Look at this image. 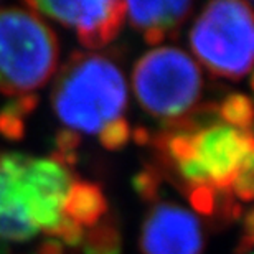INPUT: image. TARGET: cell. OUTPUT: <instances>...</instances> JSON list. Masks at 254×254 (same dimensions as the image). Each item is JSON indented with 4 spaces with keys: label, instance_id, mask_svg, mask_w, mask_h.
<instances>
[{
    "label": "cell",
    "instance_id": "1",
    "mask_svg": "<svg viewBox=\"0 0 254 254\" xmlns=\"http://www.w3.org/2000/svg\"><path fill=\"white\" fill-rule=\"evenodd\" d=\"M57 159L22 152L0 154V240L22 243L38 233L50 238L63 221V205L73 184Z\"/></svg>",
    "mask_w": 254,
    "mask_h": 254
},
{
    "label": "cell",
    "instance_id": "2",
    "mask_svg": "<svg viewBox=\"0 0 254 254\" xmlns=\"http://www.w3.org/2000/svg\"><path fill=\"white\" fill-rule=\"evenodd\" d=\"M155 145L191 190L231 195L233 184L246 162L254 159L253 134L215 119L198 124L189 118L174 123Z\"/></svg>",
    "mask_w": 254,
    "mask_h": 254
},
{
    "label": "cell",
    "instance_id": "3",
    "mask_svg": "<svg viewBox=\"0 0 254 254\" xmlns=\"http://www.w3.org/2000/svg\"><path fill=\"white\" fill-rule=\"evenodd\" d=\"M127 81L113 60L98 53H74L55 79L52 103L58 119L71 132L99 134L123 119Z\"/></svg>",
    "mask_w": 254,
    "mask_h": 254
},
{
    "label": "cell",
    "instance_id": "4",
    "mask_svg": "<svg viewBox=\"0 0 254 254\" xmlns=\"http://www.w3.org/2000/svg\"><path fill=\"white\" fill-rule=\"evenodd\" d=\"M58 38L30 8H0V93L27 96L57 71Z\"/></svg>",
    "mask_w": 254,
    "mask_h": 254
},
{
    "label": "cell",
    "instance_id": "5",
    "mask_svg": "<svg viewBox=\"0 0 254 254\" xmlns=\"http://www.w3.org/2000/svg\"><path fill=\"white\" fill-rule=\"evenodd\" d=\"M196 60L213 74L241 79L251 71L254 50L253 8L243 0H216L198 15L190 32Z\"/></svg>",
    "mask_w": 254,
    "mask_h": 254
},
{
    "label": "cell",
    "instance_id": "6",
    "mask_svg": "<svg viewBox=\"0 0 254 254\" xmlns=\"http://www.w3.org/2000/svg\"><path fill=\"white\" fill-rule=\"evenodd\" d=\"M132 88L147 113L174 124L195 111L201 98L203 76L189 53L162 47L145 53L137 62Z\"/></svg>",
    "mask_w": 254,
    "mask_h": 254
},
{
    "label": "cell",
    "instance_id": "7",
    "mask_svg": "<svg viewBox=\"0 0 254 254\" xmlns=\"http://www.w3.org/2000/svg\"><path fill=\"white\" fill-rule=\"evenodd\" d=\"M27 7L57 22L71 27L79 42L88 48H101L113 42L126 17V2L94 0V2H50L32 0Z\"/></svg>",
    "mask_w": 254,
    "mask_h": 254
},
{
    "label": "cell",
    "instance_id": "8",
    "mask_svg": "<svg viewBox=\"0 0 254 254\" xmlns=\"http://www.w3.org/2000/svg\"><path fill=\"white\" fill-rule=\"evenodd\" d=\"M203 246V226L187 208L159 201L147 213L140 235L144 254H201Z\"/></svg>",
    "mask_w": 254,
    "mask_h": 254
},
{
    "label": "cell",
    "instance_id": "9",
    "mask_svg": "<svg viewBox=\"0 0 254 254\" xmlns=\"http://www.w3.org/2000/svg\"><path fill=\"white\" fill-rule=\"evenodd\" d=\"M193 3L187 0H162V2H126V15L132 27L140 30L145 42L160 43L174 37L182 23L191 13Z\"/></svg>",
    "mask_w": 254,
    "mask_h": 254
},
{
    "label": "cell",
    "instance_id": "10",
    "mask_svg": "<svg viewBox=\"0 0 254 254\" xmlns=\"http://www.w3.org/2000/svg\"><path fill=\"white\" fill-rule=\"evenodd\" d=\"M108 211V203L99 187L73 182L63 205V215L83 230L94 226Z\"/></svg>",
    "mask_w": 254,
    "mask_h": 254
},
{
    "label": "cell",
    "instance_id": "11",
    "mask_svg": "<svg viewBox=\"0 0 254 254\" xmlns=\"http://www.w3.org/2000/svg\"><path fill=\"white\" fill-rule=\"evenodd\" d=\"M81 245L86 254H119L121 235L116 225L108 220H101L94 226L84 230Z\"/></svg>",
    "mask_w": 254,
    "mask_h": 254
},
{
    "label": "cell",
    "instance_id": "12",
    "mask_svg": "<svg viewBox=\"0 0 254 254\" xmlns=\"http://www.w3.org/2000/svg\"><path fill=\"white\" fill-rule=\"evenodd\" d=\"M218 119L243 132H253V104L245 94H231L216 108Z\"/></svg>",
    "mask_w": 254,
    "mask_h": 254
},
{
    "label": "cell",
    "instance_id": "13",
    "mask_svg": "<svg viewBox=\"0 0 254 254\" xmlns=\"http://www.w3.org/2000/svg\"><path fill=\"white\" fill-rule=\"evenodd\" d=\"M37 106V96H18L0 111V132L8 139L23 135V118Z\"/></svg>",
    "mask_w": 254,
    "mask_h": 254
},
{
    "label": "cell",
    "instance_id": "14",
    "mask_svg": "<svg viewBox=\"0 0 254 254\" xmlns=\"http://www.w3.org/2000/svg\"><path fill=\"white\" fill-rule=\"evenodd\" d=\"M129 137H130V127L124 118L111 123L99 132L101 144H103L106 149H111V150L124 147L127 144V140H129Z\"/></svg>",
    "mask_w": 254,
    "mask_h": 254
},
{
    "label": "cell",
    "instance_id": "15",
    "mask_svg": "<svg viewBox=\"0 0 254 254\" xmlns=\"http://www.w3.org/2000/svg\"><path fill=\"white\" fill-rule=\"evenodd\" d=\"M253 160H250L243 165V169L238 174L235 184H233L231 195H235L243 201H250L253 198Z\"/></svg>",
    "mask_w": 254,
    "mask_h": 254
},
{
    "label": "cell",
    "instance_id": "16",
    "mask_svg": "<svg viewBox=\"0 0 254 254\" xmlns=\"http://www.w3.org/2000/svg\"><path fill=\"white\" fill-rule=\"evenodd\" d=\"M246 233L241 240V245L238 248V253H250L251 246H253V213L248 211L246 215V223H245Z\"/></svg>",
    "mask_w": 254,
    "mask_h": 254
},
{
    "label": "cell",
    "instance_id": "17",
    "mask_svg": "<svg viewBox=\"0 0 254 254\" xmlns=\"http://www.w3.org/2000/svg\"><path fill=\"white\" fill-rule=\"evenodd\" d=\"M38 254H63L62 243H60L58 240L50 238V240H47L42 246H40Z\"/></svg>",
    "mask_w": 254,
    "mask_h": 254
}]
</instances>
